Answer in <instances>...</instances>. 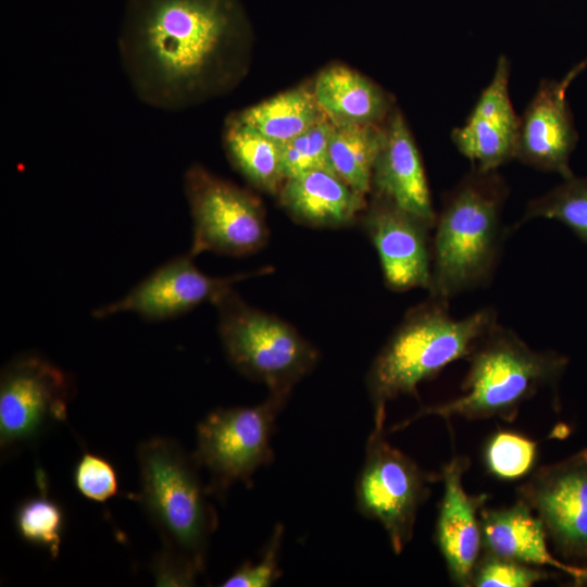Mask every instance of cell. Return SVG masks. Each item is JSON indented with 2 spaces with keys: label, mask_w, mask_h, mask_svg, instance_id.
Segmentation results:
<instances>
[{
  "label": "cell",
  "mask_w": 587,
  "mask_h": 587,
  "mask_svg": "<svg viewBox=\"0 0 587 587\" xmlns=\"http://www.w3.org/2000/svg\"><path fill=\"white\" fill-rule=\"evenodd\" d=\"M117 47L135 96L179 111L240 82L250 30L238 0H127Z\"/></svg>",
  "instance_id": "1"
},
{
  "label": "cell",
  "mask_w": 587,
  "mask_h": 587,
  "mask_svg": "<svg viewBox=\"0 0 587 587\" xmlns=\"http://www.w3.org/2000/svg\"><path fill=\"white\" fill-rule=\"evenodd\" d=\"M509 191L498 170L472 166L445 195L433 228L429 297L449 301L491 283L507 235Z\"/></svg>",
  "instance_id": "2"
},
{
  "label": "cell",
  "mask_w": 587,
  "mask_h": 587,
  "mask_svg": "<svg viewBox=\"0 0 587 587\" xmlns=\"http://www.w3.org/2000/svg\"><path fill=\"white\" fill-rule=\"evenodd\" d=\"M496 322L492 308L457 319L449 311L448 300L434 297L409 310L366 374L374 424H385L387 402L404 395L419 398L421 383L452 362L465 360Z\"/></svg>",
  "instance_id": "3"
},
{
  "label": "cell",
  "mask_w": 587,
  "mask_h": 587,
  "mask_svg": "<svg viewBox=\"0 0 587 587\" xmlns=\"http://www.w3.org/2000/svg\"><path fill=\"white\" fill-rule=\"evenodd\" d=\"M465 360L469 370L461 386L462 396L421 408L392 430L428 415L466 420L498 417L511 423L521 405L541 389H555L569 364L567 357L553 350H534L514 330L498 322L477 339Z\"/></svg>",
  "instance_id": "4"
},
{
  "label": "cell",
  "mask_w": 587,
  "mask_h": 587,
  "mask_svg": "<svg viewBox=\"0 0 587 587\" xmlns=\"http://www.w3.org/2000/svg\"><path fill=\"white\" fill-rule=\"evenodd\" d=\"M137 461L141 483L137 498L161 535V551L202 573L217 520L198 464L177 442L160 437L138 446Z\"/></svg>",
  "instance_id": "5"
},
{
  "label": "cell",
  "mask_w": 587,
  "mask_h": 587,
  "mask_svg": "<svg viewBox=\"0 0 587 587\" xmlns=\"http://www.w3.org/2000/svg\"><path fill=\"white\" fill-rule=\"evenodd\" d=\"M213 304L227 359L239 373L264 384L270 394L289 397L319 362L317 349L292 325L249 305L233 288Z\"/></svg>",
  "instance_id": "6"
},
{
  "label": "cell",
  "mask_w": 587,
  "mask_h": 587,
  "mask_svg": "<svg viewBox=\"0 0 587 587\" xmlns=\"http://www.w3.org/2000/svg\"><path fill=\"white\" fill-rule=\"evenodd\" d=\"M287 399L268 394L253 407L213 410L198 424L192 458L210 475L209 495L222 498L236 482L250 485L253 473L272 461L275 423Z\"/></svg>",
  "instance_id": "7"
},
{
  "label": "cell",
  "mask_w": 587,
  "mask_h": 587,
  "mask_svg": "<svg viewBox=\"0 0 587 587\" xmlns=\"http://www.w3.org/2000/svg\"><path fill=\"white\" fill-rule=\"evenodd\" d=\"M385 424H374L362 469L355 482V507L361 515L378 522L391 549L400 554L413 537L417 512L438 478L423 471L385 438Z\"/></svg>",
  "instance_id": "8"
},
{
  "label": "cell",
  "mask_w": 587,
  "mask_h": 587,
  "mask_svg": "<svg viewBox=\"0 0 587 587\" xmlns=\"http://www.w3.org/2000/svg\"><path fill=\"white\" fill-rule=\"evenodd\" d=\"M184 190L192 220V258L202 252L246 255L265 245V212L253 193L198 164L186 170Z\"/></svg>",
  "instance_id": "9"
},
{
  "label": "cell",
  "mask_w": 587,
  "mask_h": 587,
  "mask_svg": "<svg viewBox=\"0 0 587 587\" xmlns=\"http://www.w3.org/2000/svg\"><path fill=\"white\" fill-rule=\"evenodd\" d=\"M73 385L60 367L37 354L5 364L0 376V446L2 451L37 440L65 421Z\"/></svg>",
  "instance_id": "10"
},
{
  "label": "cell",
  "mask_w": 587,
  "mask_h": 587,
  "mask_svg": "<svg viewBox=\"0 0 587 587\" xmlns=\"http://www.w3.org/2000/svg\"><path fill=\"white\" fill-rule=\"evenodd\" d=\"M516 498L541 521L559 559L587 570V448L537 469Z\"/></svg>",
  "instance_id": "11"
},
{
  "label": "cell",
  "mask_w": 587,
  "mask_h": 587,
  "mask_svg": "<svg viewBox=\"0 0 587 587\" xmlns=\"http://www.w3.org/2000/svg\"><path fill=\"white\" fill-rule=\"evenodd\" d=\"M248 274L212 277L201 272L187 253L176 257L143 278L118 300L92 312L96 319L134 313L147 321H164L212 302Z\"/></svg>",
  "instance_id": "12"
},
{
  "label": "cell",
  "mask_w": 587,
  "mask_h": 587,
  "mask_svg": "<svg viewBox=\"0 0 587 587\" xmlns=\"http://www.w3.org/2000/svg\"><path fill=\"white\" fill-rule=\"evenodd\" d=\"M379 259L386 286L394 291L428 289L433 227L395 204L372 197L360 216Z\"/></svg>",
  "instance_id": "13"
},
{
  "label": "cell",
  "mask_w": 587,
  "mask_h": 587,
  "mask_svg": "<svg viewBox=\"0 0 587 587\" xmlns=\"http://www.w3.org/2000/svg\"><path fill=\"white\" fill-rule=\"evenodd\" d=\"M587 60L574 66L561 80L544 79L520 117L516 159L536 170L574 176L570 157L578 135L566 100L572 80Z\"/></svg>",
  "instance_id": "14"
},
{
  "label": "cell",
  "mask_w": 587,
  "mask_h": 587,
  "mask_svg": "<svg viewBox=\"0 0 587 587\" xmlns=\"http://www.w3.org/2000/svg\"><path fill=\"white\" fill-rule=\"evenodd\" d=\"M510 62L500 55L492 78L465 123L451 133L458 151L480 170H498L516 159L520 116L509 93Z\"/></svg>",
  "instance_id": "15"
},
{
  "label": "cell",
  "mask_w": 587,
  "mask_h": 587,
  "mask_svg": "<svg viewBox=\"0 0 587 587\" xmlns=\"http://www.w3.org/2000/svg\"><path fill=\"white\" fill-rule=\"evenodd\" d=\"M466 455H454L441 471L444 494L435 526V541L452 583L472 587L475 565L482 553L480 510L488 496L470 495L463 476L470 467Z\"/></svg>",
  "instance_id": "16"
},
{
  "label": "cell",
  "mask_w": 587,
  "mask_h": 587,
  "mask_svg": "<svg viewBox=\"0 0 587 587\" xmlns=\"http://www.w3.org/2000/svg\"><path fill=\"white\" fill-rule=\"evenodd\" d=\"M371 192L417 216L434 228V209L423 162L407 122L394 109L383 124Z\"/></svg>",
  "instance_id": "17"
},
{
  "label": "cell",
  "mask_w": 587,
  "mask_h": 587,
  "mask_svg": "<svg viewBox=\"0 0 587 587\" xmlns=\"http://www.w3.org/2000/svg\"><path fill=\"white\" fill-rule=\"evenodd\" d=\"M480 533L482 551L532 566H550L579 585L587 584V570L569 565L550 551L541 521L517 498L510 507H484Z\"/></svg>",
  "instance_id": "18"
},
{
  "label": "cell",
  "mask_w": 587,
  "mask_h": 587,
  "mask_svg": "<svg viewBox=\"0 0 587 587\" xmlns=\"http://www.w3.org/2000/svg\"><path fill=\"white\" fill-rule=\"evenodd\" d=\"M290 216L315 227H344L360 218L367 203L334 172L314 170L287 178L279 192Z\"/></svg>",
  "instance_id": "19"
},
{
  "label": "cell",
  "mask_w": 587,
  "mask_h": 587,
  "mask_svg": "<svg viewBox=\"0 0 587 587\" xmlns=\"http://www.w3.org/2000/svg\"><path fill=\"white\" fill-rule=\"evenodd\" d=\"M312 89L323 114L335 126L383 125L394 110L379 86L342 65L323 70Z\"/></svg>",
  "instance_id": "20"
},
{
  "label": "cell",
  "mask_w": 587,
  "mask_h": 587,
  "mask_svg": "<svg viewBox=\"0 0 587 587\" xmlns=\"http://www.w3.org/2000/svg\"><path fill=\"white\" fill-rule=\"evenodd\" d=\"M232 116L282 146L326 118L313 89L303 86L278 93Z\"/></svg>",
  "instance_id": "21"
},
{
  "label": "cell",
  "mask_w": 587,
  "mask_h": 587,
  "mask_svg": "<svg viewBox=\"0 0 587 587\" xmlns=\"http://www.w3.org/2000/svg\"><path fill=\"white\" fill-rule=\"evenodd\" d=\"M223 143L234 167L255 188L278 195L285 177L282 170V145L239 123L226 120Z\"/></svg>",
  "instance_id": "22"
},
{
  "label": "cell",
  "mask_w": 587,
  "mask_h": 587,
  "mask_svg": "<svg viewBox=\"0 0 587 587\" xmlns=\"http://www.w3.org/2000/svg\"><path fill=\"white\" fill-rule=\"evenodd\" d=\"M383 125L335 126L328 142L332 171L357 192L371 193Z\"/></svg>",
  "instance_id": "23"
},
{
  "label": "cell",
  "mask_w": 587,
  "mask_h": 587,
  "mask_svg": "<svg viewBox=\"0 0 587 587\" xmlns=\"http://www.w3.org/2000/svg\"><path fill=\"white\" fill-rule=\"evenodd\" d=\"M534 218L558 221L587 243V177L574 175L563 179L545 195L530 200L517 226Z\"/></svg>",
  "instance_id": "24"
},
{
  "label": "cell",
  "mask_w": 587,
  "mask_h": 587,
  "mask_svg": "<svg viewBox=\"0 0 587 587\" xmlns=\"http://www.w3.org/2000/svg\"><path fill=\"white\" fill-rule=\"evenodd\" d=\"M14 520L22 539L47 549L53 558L58 555L64 514L55 501L45 494L30 497L18 505Z\"/></svg>",
  "instance_id": "25"
},
{
  "label": "cell",
  "mask_w": 587,
  "mask_h": 587,
  "mask_svg": "<svg viewBox=\"0 0 587 587\" xmlns=\"http://www.w3.org/2000/svg\"><path fill=\"white\" fill-rule=\"evenodd\" d=\"M333 129L334 124L324 118L282 146L285 180L314 170L332 171L328 142Z\"/></svg>",
  "instance_id": "26"
},
{
  "label": "cell",
  "mask_w": 587,
  "mask_h": 587,
  "mask_svg": "<svg viewBox=\"0 0 587 587\" xmlns=\"http://www.w3.org/2000/svg\"><path fill=\"white\" fill-rule=\"evenodd\" d=\"M537 442L511 432H499L488 440L484 457L487 470L500 479H517L533 467Z\"/></svg>",
  "instance_id": "27"
},
{
  "label": "cell",
  "mask_w": 587,
  "mask_h": 587,
  "mask_svg": "<svg viewBox=\"0 0 587 587\" xmlns=\"http://www.w3.org/2000/svg\"><path fill=\"white\" fill-rule=\"evenodd\" d=\"M555 571L527 565L510 559L482 551L475 565L474 587H532L535 584L558 577Z\"/></svg>",
  "instance_id": "28"
},
{
  "label": "cell",
  "mask_w": 587,
  "mask_h": 587,
  "mask_svg": "<svg viewBox=\"0 0 587 587\" xmlns=\"http://www.w3.org/2000/svg\"><path fill=\"white\" fill-rule=\"evenodd\" d=\"M284 537V526L277 524L264 548L259 562L250 561L240 565L221 586L223 587H270L275 584L282 572L278 559Z\"/></svg>",
  "instance_id": "29"
},
{
  "label": "cell",
  "mask_w": 587,
  "mask_h": 587,
  "mask_svg": "<svg viewBox=\"0 0 587 587\" xmlns=\"http://www.w3.org/2000/svg\"><path fill=\"white\" fill-rule=\"evenodd\" d=\"M74 484L85 498L104 502L118 491L117 475L102 457L85 453L75 465Z\"/></svg>",
  "instance_id": "30"
},
{
  "label": "cell",
  "mask_w": 587,
  "mask_h": 587,
  "mask_svg": "<svg viewBox=\"0 0 587 587\" xmlns=\"http://www.w3.org/2000/svg\"><path fill=\"white\" fill-rule=\"evenodd\" d=\"M157 586H193L201 573L192 564L160 551L152 563Z\"/></svg>",
  "instance_id": "31"
}]
</instances>
